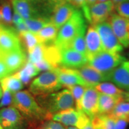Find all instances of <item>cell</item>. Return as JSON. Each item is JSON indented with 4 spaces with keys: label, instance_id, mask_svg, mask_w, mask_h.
<instances>
[{
    "label": "cell",
    "instance_id": "cell-26",
    "mask_svg": "<svg viewBox=\"0 0 129 129\" xmlns=\"http://www.w3.org/2000/svg\"><path fill=\"white\" fill-rule=\"evenodd\" d=\"M109 115L114 118L124 119L129 122V102L124 100L116 105Z\"/></svg>",
    "mask_w": 129,
    "mask_h": 129
},
{
    "label": "cell",
    "instance_id": "cell-45",
    "mask_svg": "<svg viewBox=\"0 0 129 129\" xmlns=\"http://www.w3.org/2000/svg\"><path fill=\"white\" fill-rule=\"evenodd\" d=\"M81 129H94V127L93 126L92 121L90 120L88 123H87Z\"/></svg>",
    "mask_w": 129,
    "mask_h": 129
},
{
    "label": "cell",
    "instance_id": "cell-40",
    "mask_svg": "<svg viewBox=\"0 0 129 129\" xmlns=\"http://www.w3.org/2000/svg\"><path fill=\"white\" fill-rule=\"evenodd\" d=\"M115 120V129H125L128 121L120 118H114Z\"/></svg>",
    "mask_w": 129,
    "mask_h": 129
},
{
    "label": "cell",
    "instance_id": "cell-21",
    "mask_svg": "<svg viewBox=\"0 0 129 129\" xmlns=\"http://www.w3.org/2000/svg\"><path fill=\"white\" fill-rule=\"evenodd\" d=\"M59 30V29L51 22L47 24L40 31L35 34L38 44L46 45L54 44Z\"/></svg>",
    "mask_w": 129,
    "mask_h": 129
},
{
    "label": "cell",
    "instance_id": "cell-32",
    "mask_svg": "<svg viewBox=\"0 0 129 129\" xmlns=\"http://www.w3.org/2000/svg\"><path fill=\"white\" fill-rule=\"evenodd\" d=\"M85 32H82L77 35L71 42L69 48L75 50L87 56V48L85 40Z\"/></svg>",
    "mask_w": 129,
    "mask_h": 129
},
{
    "label": "cell",
    "instance_id": "cell-48",
    "mask_svg": "<svg viewBox=\"0 0 129 129\" xmlns=\"http://www.w3.org/2000/svg\"><path fill=\"white\" fill-rule=\"evenodd\" d=\"M2 96H3V90L1 87V85H0V100H1V98H2Z\"/></svg>",
    "mask_w": 129,
    "mask_h": 129
},
{
    "label": "cell",
    "instance_id": "cell-53",
    "mask_svg": "<svg viewBox=\"0 0 129 129\" xmlns=\"http://www.w3.org/2000/svg\"><path fill=\"white\" fill-rule=\"evenodd\" d=\"M0 129H4V128H3V127H2V126H1V124H0Z\"/></svg>",
    "mask_w": 129,
    "mask_h": 129
},
{
    "label": "cell",
    "instance_id": "cell-42",
    "mask_svg": "<svg viewBox=\"0 0 129 129\" xmlns=\"http://www.w3.org/2000/svg\"><path fill=\"white\" fill-rule=\"evenodd\" d=\"M15 26V29L16 30V31H17V34L20 33V32H23L29 30L28 27L26 26V24L25 23V20H24L23 22H20V23L17 24V25H16Z\"/></svg>",
    "mask_w": 129,
    "mask_h": 129
},
{
    "label": "cell",
    "instance_id": "cell-14",
    "mask_svg": "<svg viewBox=\"0 0 129 129\" xmlns=\"http://www.w3.org/2000/svg\"><path fill=\"white\" fill-rule=\"evenodd\" d=\"M99 93L93 87L85 88L81 101L82 111L91 120L98 115Z\"/></svg>",
    "mask_w": 129,
    "mask_h": 129
},
{
    "label": "cell",
    "instance_id": "cell-49",
    "mask_svg": "<svg viewBox=\"0 0 129 129\" xmlns=\"http://www.w3.org/2000/svg\"><path fill=\"white\" fill-rule=\"evenodd\" d=\"M108 1H110V0H98V3H104Z\"/></svg>",
    "mask_w": 129,
    "mask_h": 129
},
{
    "label": "cell",
    "instance_id": "cell-27",
    "mask_svg": "<svg viewBox=\"0 0 129 129\" xmlns=\"http://www.w3.org/2000/svg\"><path fill=\"white\" fill-rule=\"evenodd\" d=\"M14 12L22 16L24 20L32 18L31 11L27 0H11Z\"/></svg>",
    "mask_w": 129,
    "mask_h": 129
},
{
    "label": "cell",
    "instance_id": "cell-9",
    "mask_svg": "<svg viewBox=\"0 0 129 129\" xmlns=\"http://www.w3.org/2000/svg\"><path fill=\"white\" fill-rule=\"evenodd\" d=\"M114 10L115 5L111 0L104 3H96L88 9L84 17L91 25L95 26L110 18Z\"/></svg>",
    "mask_w": 129,
    "mask_h": 129
},
{
    "label": "cell",
    "instance_id": "cell-18",
    "mask_svg": "<svg viewBox=\"0 0 129 129\" xmlns=\"http://www.w3.org/2000/svg\"><path fill=\"white\" fill-rule=\"evenodd\" d=\"M11 74L18 71L26 63V56L23 49L1 54L0 57Z\"/></svg>",
    "mask_w": 129,
    "mask_h": 129
},
{
    "label": "cell",
    "instance_id": "cell-10",
    "mask_svg": "<svg viewBox=\"0 0 129 129\" xmlns=\"http://www.w3.org/2000/svg\"><path fill=\"white\" fill-rule=\"evenodd\" d=\"M23 49L15 28L0 23V52L7 53Z\"/></svg>",
    "mask_w": 129,
    "mask_h": 129
},
{
    "label": "cell",
    "instance_id": "cell-13",
    "mask_svg": "<svg viewBox=\"0 0 129 129\" xmlns=\"http://www.w3.org/2000/svg\"><path fill=\"white\" fill-rule=\"evenodd\" d=\"M60 67L78 69L87 64V57L75 50L67 48L60 50Z\"/></svg>",
    "mask_w": 129,
    "mask_h": 129
},
{
    "label": "cell",
    "instance_id": "cell-15",
    "mask_svg": "<svg viewBox=\"0 0 129 129\" xmlns=\"http://www.w3.org/2000/svg\"><path fill=\"white\" fill-rule=\"evenodd\" d=\"M59 0H27L31 11L32 18L50 19ZM31 18V19H32Z\"/></svg>",
    "mask_w": 129,
    "mask_h": 129
},
{
    "label": "cell",
    "instance_id": "cell-12",
    "mask_svg": "<svg viewBox=\"0 0 129 129\" xmlns=\"http://www.w3.org/2000/svg\"><path fill=\"white\" fill-rule=\"evenodd\" d=\"M108 21L121 44L124 47H128L129 19L113 13Z\"/></svg>",
    "mask_w": 129,
    "mask_h": 129
},
{
    "label": "cell",
    "instance_id": "cell-3",
    "mask_svg": "<svg viewBox=\"0 0 129 129\" xmlns=\"http://www.w3.org/2000/svg\"><path fill=\"white\" fill-rule=\"evenodd\" d=\"M36 100L40 106L50 115L60 111L74 108L75 101L68 88L56 93L37 96Z\"/></svg>",
    "mask_w": 129,
    "mask_h": 129
},
{
    "label": "cell",
    "instance_id": "cell-4",
    "mask_svg": "<svg viewBox=\"0 0 129 129\" xmlns=\"http://www.w3.org/2000/svg\"><path fill=\"white\" fill-rule=\"evenodd\" d=\"M56 69L43 72L33 80L29 86V92L36 96L48 94L62 88Z\"/></svg>",
    "mask_w": 129,
    "mask_h": 129
},
{
    "label": "cell",
    "instance_id": "cell-17",
    "mask_svg": "<svg viewBox=\"0 0 129 129\" xmlns=\"http://www.w3.org/2000/svg\"><path fill=\"white\" fill-rule=\"evenodd\" d=\"M59 80L62 86L67 87L73 85H83L87 87L88 85L83 80L76 69L60 67L56 69Z\"/></svg>",
    "mask_w": 129,
    "mask_h": 129
},
{
    "label": "cell",
    "instance_id": "cell-39",
    "mask_svg": "<svg viewBox=\"0 0 129 129\" xmlns=\"http://www.w3.org/2000/svg\"><path fill=\"white\" fill-rule=\"evenodd\" d=\"M11 73L6 67V64L0 58V80H1L5 77L9 76Z\"/></svg>",
    "mask_w": 129,
    "mask_h": 129
},
{
    "label": "cell",
    "instance_id": "cell-19",
    "mask_svg": "<svg viewBox=\"0 0 129 129\" xmlns=\"http://www.w3.org/2000/svg\"><path fill=\"white\" fill-rule=\"evenodd\" d=\"M76 69L88 87H94L100 83L108 81V74L102 73L88 64Z\"/></svg>",
    "mask_w": 129,
    "mask_h": 129
},
{
    "label": "cell",
    "instance_id": "cell-33",
    "mask_svg": "<svg viewBox=\"0 0 129 129\" xmlns=\"http://www.w3.org/2000/svg\"><path fill=\"white\" fill-rule=\"evenodd\" d=\"M44 44H38L29 53L28 62H30L32 63L39 62L43 59L44 57Z\"/></svg>",
    "mask_w": 129,
    "mask_h": 129
},
{
    "label": "cell",
    "instance_id": "cell-34",
    "mask_svg": "<svg viewBox=\"0 0 129 129\" xmlns=\"http://www.w3.org/2000/svg\"><path fill=\"white\" fill-rule=\"evenodd\" d=\"M1 14H2V22L8 26L11 25L13 23V18L12 14V9L10 4L8 2L3 3L0 6Z\"/></svg>",
    "mask_w": 129,
    "mask_h": 129
},
{
    "label": "cell",
    "instance_id": "cell-35",
    "mask_svg": "<svg viewBox=\"0 0 129 129\" xmlns=\"http://www.w3.org/2000/svg\"><path fill=\"white\" fill-rule=\"evenodd\" d=\"M13 94V93L7 89L3 90V96L0 100V108L12 105Z\"/></svg>",
    "mask_w": 129,
    "mask_h": 129
},
{
    "label": "cell",
    "instance_id": "cell-8",
    "mask_svg": "<svg viewBox=\"0 0 129 129\" xmlns=\"http://www.w3.org/2000/svg\"><path fill=\"white\" fill-rule=\"evenodd\" d=\"M0 124L4 129H27L28 121L13 106L0 109Z\"/></svg>",
    "mask_w": 129,
    "mask_h": 129
},
{
    "label": "cell",
    "instance_id": "cell-16",
    "mask_svg": "<svg viewBox=\"0 0 129 129\" xmlns=\"http://www.w3.org/2000/svg\"><path fill=\"white\" fill-rule=\"evenodd\" d=\"M108 81L129 92V61H125L108 74Z\"/></svg>",
    "mask_w": 129,
    "mask_h": 129
},
{
    "label": "cell",
    "instance_id": "cell-24",
    "mask_svg": "<svg viewBox=\"0 0 129 129\" xmlns=\"http://www.w3.org/2000/svg\"><path fill=\"white\" fill-rule=\"evenodd\" d=\"M40 72L34 64L28 61L20 71L14 74L22 81L23 84H28L30 80L38 75Z\"/></svg>",
    "mask_w": 129,
    "mask_h": 129
},
{
    "label": "cell",
    "instance_id": "cell-41",
    "mask_svg": "<svg viewBox=\"0 0 129 129\" xmlns=\"http://www.w3.org/2000/svg\"><path fill=\"white\" fill-rule=\"evenodd\" d=\"M98 3V0H85L84 5L83 7L82 8V12L83 13L84 16H85L88 12V10L89 8L92 6L93 5Z\"/></svg>",
    "mask_w": 129,
    "mask_h": 129
},
{
    "label": "cell",
    "instance_id": "cell-31",
    "mask_svg": "<svg viewBox=\"0 0 129 129\" xmlns=\"http://www.w3.org/2000/svg\"><path fill=\"white\" fill-rule=\"evenodd\" d=\"M85 88H86V87L79 85H73V86L68 87V88L71 92L72 96H73L74 99L75 108L79 111H82L81 101L82 99H83L84 93Z\"/></svg>",
    "mask_w": 129,
    "mask_h": 129
},
{
    "label": "cell",
    "instance_id": "cell-30",
    "mask_svg": "<svg viewBox=\"0 0 129 129\" xmlns=\"http://www.w3.org/2000/svg\"><path fill=\"white\" fill-rule=\"evenodd\" d=\"M24 20L26 25L28 27V30L34 34L40 31L45 26L50 23V19L43 18V17L32 18Z\"/></svg>",
    "mask_w": 129,
    "mask_h": 129
},
{
    "label": "cell",
    "instance_id": "cell-6",
    "mask_svg": "<svg viewBox=\"0 0 129 129\" xmlns=\"http://www.w3.org/2000/svg\"><path fill=\"white\" fill-rule=\"evenodd\" d=\"M53 120L67 126H73L81 129L90 119L83 111L70 108L56 113L51 116Z\"/></svg>",
    "mask_w": 129,
    "mask_h": 129
},
{
    "label": "cell",
    "instance_id": "cell-28",
    "mask_svg": "<svg viewBox=\"0 0 129 129\" xmlns=\"http://www.w3.org/2000/svg\"><path fill=\"white\" fill-rule=\"evenodd\" d=\"M91 121L94 126L101 129H115V120L109 114L97 115Z\"/></svg>",
    "mask_w": 129,
    "mask_h": 129
},
{
    "label": "cell",
    "instance_id": "cell-5",
    "mask_svg": "<svg viewBox=\"0 0 129 129\" xmlns=\"http://www.w3.org/2000/svg\"><path fill=\"white\" fill-rule=\"evenodd\" d=\"M126 60L120 53L102 50L90 57L87 64L102 73L109 74Z\"/></svg>",
    "mask_w": 129,
    "mask_h": 129
},
{
    "label": "cell",
    "instance_id": "cell-20",
    "mask_svg": "<svg viewBox=\"0 0 129 129\" xmlns=\"http://www.w3.org/2000/svg\"><path fill=\"white\" fill-rule=\"evenodd\" d=\"M85 40L88 59L103 50L101 37L94 26H90L88 28L85 35Z\"/></svg>",
    "mask_w": 129,
    "mask_h": 129
},
{
    "label": "cell",
    "instance_id": "cell-37",
    "mask_svg": "<svg viewBox=\"0 0 129 129\" xmlns=\"http://www.w3.org/2000/svg\"><path fill=\"white\" fill-rule=\"evenodd\" d=\"M39 129H66L60 122L54 120L46 121L42 124Z\"/></svg>",
    "mask_w": 129,
    "mask_h": 129
},
{
    "label": "cell",
    "instance_id": "cell-22",
    "mask_svg": "<svg viewBox=\"0 0 129 129\" xmlns=\"http://www.w3.org/2000/svg\"><path fill=\"white\" fill-rule=\"evenodd\" d=\"M122 100L123 98L121 97L109 96L99 93L98 115L109 114L116 105Z\"/></svg>",
    "mask_w": 129,
    "mask_h": 129
},
{
    "label": "cell",
    "instance_id": "cell-52",
    "mask_svg": "<svg viewBox=\"0 0 129 129\" xmlns=\"http://www.w3.org/2000/svg\"><path fill=\"white\" fill-rule=\"evenodd\" d=\"M93 126H94V125H93ZM94 129H101V128H99V127H98L94 126Z\"/></svg>",
    "mask_w": 129,
    "mask_h": 129
},
{
    "label": "cell",
    "instance_id": "cell-23",
    "mask_svg": "<svg viewBox=\"0 0 129 129\" xmlns=\"http://www.w3.org/2000/svg\"><path fill=\"white\" fill-rule=\"evenodd\" d=\"M101 94H104L109 96L121 97L124 98L126 91H124L118 87L117 85L112 83L102 82L93 87ZM124 100V99H123Z\"/></svg>",
    "mask_w": 129,
    "mask_h": 129
},
{
    "label": "cell",
    "instance_id": "cell-1",
    "mask_svg": "<svg viewBox=\"0 0 129 129\" xmlns=\"http://www.w3.org/2000/svg\"><path fill=\"white\" fill-rule=\"evenodd\" d=\"M12 106L20 112L28 122L32 124L51 118L50 114L40 105L31 93L27 90L14 93Z\"/></svg>",
    "mask_w": 129,
    "mask_h": 129
},
{
    "label": "cell",
    "instance_id": "cell-7",
    "mask_svg": "<svg viewBox=\"0 0 129 129\" xmlns=\"http://www.w3.org/2000/svg\"><path fill=\"white\" fill-rule=\"evenodd\" d=\"M94 26L101 37L103 50L113 53L121 52L123 46L114 34L109 21L106 20Z\"/></svg>",
    "mask_w": 129,
    "mask_h": 129
},
{
    "label": "cell",
    "instance_id": "cell-54",
    "mask_svg": "<svg viewBox=\"0 0 129 129\" xmlns=\"http://www.w3.org/2000/svg\"><path fill=\"white\" fill-rule=\"evenodd\" d=\"M1 53L0 52V57H1Z\"/></svg>",
    "mask_w": 129,
    "mask_h": 129
},
{
    "label": "cell",
    "instance_id": "cell-50",
    "mask_svg": "<svg viewBox=\"0 0 129 129\" xmlns=\"http://www.w3.org/2000/svg\"><path fill=\"white\" fill-rule=\"evenodd\" d=\"M67 129H79L77 128V127H73V126H69L68 127Z\"/></svg>",
    "mask_w": 129,
    "mask_h": 129
},
{
    "label": "cell",
    "instance_id": "cell-29",
    "mask_svg": "<svg viewBox=\"0 0 129 129\" xmlns=\"http://www.w3.org/2000/svg\"><path fill=\"white\" fill-rule=\"evenodd\" d=\"M18 37L21 44H23L28 53L31 51L38 44L35 34L29 30L18 33Z\"/></svg>",
    "mask_w": 129,
    "mask_h": 129
},
{
    "label": "cell",
    "instance_id": "cell-55",
    "mask_svg": "<svg viewBox=\"0 0 129 129\" xmlns=\"http://www.w3.org/2000/svg\"><path fill=\"white\" fill-rule=\"evenodd\" d=\"M128 57H129V55H128Z\"/></svg>",
    "mask_w": 129,
    "mask_h": 129
},
{
    "label": "cell",
    "instance_id": "cell-38",
    "mask_svg": "<svg viewBox=\"0 0 129 129\" xmlns=\"http://www.w3.org/2000/svg\"><path fill=\"white\" fill-rule=\"evenodd\" d=\"M34 64L40 71H47L54 69L49 63L47 62L46 60H44V59H42L39 62L35 63Z\"/></svg>",
    "mask_w": 129,
    "mask_h": 129
},
{
    "label": "cell",
    "instance_id": "cell-46",
    "mask_svg": "<svg viewBox=\"0 0 129 129\" xmlns=\"http://www.w3.org/2000/svg\"><path fill=\"white\" fill-rule=\"evenodd\" d=\"M112 2L114 3V5H115V6L116 5L120 4V3H121L122 2H124V1H127V0H111Z\"/></svg>",
    "mask_w": 129,
    "mask_h": 129
},
{
    "label": "cell",
    "instance_id": "cell-44",
    "mask_svg": "<svg viewBox=\"0 0 129 129\" xmlns=\"http://www.w3.org/2000/svg\"><path fill=\"white\" fill-rule=\"evenodd\" d=\"M24 19L22 18V16L19 14L18 13L14 12L13 13V22L14 25H17L20 22H23Z\"/></svg>",
    "mask_w": 129,
    "mask_h": 129
},
{
    "label": "cell",
    "instance_id": "cell-47",
    "mask_svg": "<svg viewBox=\"0 0 129 129\" xmlns=\"http://www.w3.org/2000/svg\"><path fill=\"white\" fill-rule=\"evenodd\" d=\"M123 99H124V101L128 102H129V92L125 93L124 96V98H123Z\"/></svg>",
    "mask_w": 129,
    "mask_h": 129
},
{
    "label": "cell",
    "instance_id": "cell-25",
    "mask_svg": "<svg viewBox=\"0 0 129 129\" xmlns=\"http://www.w3.org/2000/svg\"><path fill=\"white\" fill-rule=\"evenodd\" d=\"M0 85L2 90L7 89L13 94L20 91L24 87L22 81L15 74L9 75L0 80Z\"/></svg>",
    "mask_w": 129,
    "mask_h": 129
},
{
    "label": "cell",
    "instance_id": "cell-36",
    "mask_svg": "<svg viewBox=\"0 0 129 129\" xmlns=\"http://www.w3.org/2000/svg\"><path fill=\"white\" fill-rule=\"evenodd\" d=\"M115 9L118 14L129 19V0L116 5Z\"/></svg>",
    "mask_w": 129,
    "mask_h": 129
},
{
    "label": "cell",
    "instance_id": "cell-51",
    "mask_svg": "<svg viewBox=\"0 0 129 129\" xmlns=\"http://www.w3.org/2000/svg\"><path fill=\"white\" fill-rule=\"evenodd\" d=\"M2 21H3V19H2V14H1V9H0V22H2Z\"/></svg>",
    "mask_w": 129,
    "mask_h": 129
},
{
    "label": "cell",
    "instance_id": "cell-43",
    "mask_svg": "<svg viewBox=\"0 0 129 129\" xmlns=\"http://www.w3.org/2000/svg\"><path fill=\"white\" fill-rule=\"evenodd\" d=\"M75 8H83L85 0H65Z\"/></svg>",
    "mask_w": 129,
    "mask_h": 129
},
{
    "label": "cell",
    "instance_id": "cell-2",
    "mask_svg": "<svg viewBox=\"0 0 129 129\" xmlns=\"http://www.w3.org/2000/svg\"><path fill=\"white\" fill-rule=\"evenodd\" d=\"M86 30V19L83 13L76 9L69 20L59 29L54 44L60 50L69 48L74 38Z\"/></svg>",
    "mask_w": 129,
    "mask_h": 129
},
{
    "label": "cell",
    "instance_id": "cell-11",
    "mask_svg": "<svg viewBox=\"0 0 129 129\" xmlns=\"http://www.w3.org/2000/svg\"><path fill=\"white\" fill-rule=\"evenodd\" d=\"M76 9L65 0H59L51 15L50 22L59 29L72 17Z\"/></svg>",
    "mask_w": 129,
    "mask_h": 129
}]
</instances>
